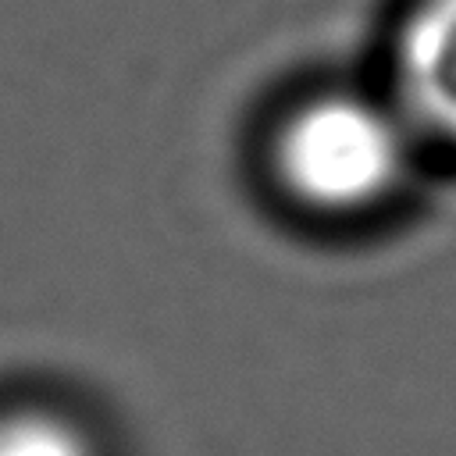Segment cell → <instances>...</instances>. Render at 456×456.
<instances>
[{
    "label": "cell",
    "mask_w": 456,
    "mask_h": 456,
    "mask_svg": "<svg viewBox=\"0 0 456 456\" xmlns=\"http://www.w3.org/2000/svg\"><path fill=\"white\" fill-rule=\"evenodd\" d=\"M424 135L392 93L321 86L267 128L264 171L289 210L321 224L385 214L410 185Z\"/></svg>",
    "instance_id": "6da1fadb"
},
{
    "label": "cell",
    "mask_w": 456,
    "mask_h": 456,
    "mask_svg": "<svg viewBox=\"0 0 456 456\" xmlns=\"http://www.w3.org/2000/svg\"><path fill=\"white\" fill-rule=\"evenodd\" d=\"M428 146L456 153V0H406L392 36V86Z\"/></svg>",
    "instance_id": "7a4b0ae2"
},
{
    "label": "cell",
    "mask_w": 456,
    "mask_h": 456,
    "mask_svg": "<svg viewBox=\"0 0 456 456\" xmlns=\"http://www.w3.org/2000/svg\"><path fill=\"white\" fill-rule=\"evenodd\" d=\"M0 456H110L103 435L53 399L0 403Z\"/></svg>",
    "instance_id": "3957f363"
}]
</instances>
